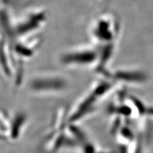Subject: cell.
Returning a JSON list of instances; mask_svg holds the SVG:
<instances>
[{
  "label": "cell",
  "mask_w": 153,
  "mask_h": 153,
  "mask_svg": "<svg viewBox=\"0 0 153 153\" xmlns=\"http://www.w3.org/2000/svg\"><path fill=\"white\" fill-rule=\"evenodd\" d=\"M28 119L26 114L19 112L11 116V123L7 134V140L16 141L22 137L28 125Z\"/></svg>",
  "instance_id": "1"
},
{
  "label": "cell",
  "mask_w": 153,
  "mask_h": 153,
  "mask_svg": "<svg viewBox=\"0 0 153 153\" xmlns=\"http://www.w3.org/2000/svg\"><path fill=\"white\" fill-rule=\"evenodd\" d=\"M65 88V84L62 81L56 79H41L36 80L31 84V89L38 93H49L58 91Z\"/></svg>",
  "instance_id": "2"
},
{
  "label": "cell",
  "mask_w": 153,
  "mask_h": 153,
  "mask_svg": "<svg viewBox=\"0 0 153 153\" xmlns=\"http://www.w3.org/2000/svg\"><path fill=\"white\" fill-rule=\"evenodd\" d=\"M5 140H7V138L6 137V136L4 135V133L0 131V142H1V141H5Z\"/></svg>",
  "instance_id": "3"
}]
</instances>
